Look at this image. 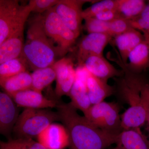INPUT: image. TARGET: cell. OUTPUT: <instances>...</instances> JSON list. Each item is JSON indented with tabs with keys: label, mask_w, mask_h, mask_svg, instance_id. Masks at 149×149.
I'll return each instance as SVG.
<instances>
[{
	"label": "cell",
	"mask_w": 149,
	"mask_h": 149,
	"mask_svg": "<svg viewBox=\"0 0 149 149\" xmlns=\"http://www.w3.org/2000/svg\"><path fill=\"white\" fill-rule=\"evenodd\" d=\"M8 142L15 149H47L39 142L32 139H10Z\"/></svg>",
	"instance_id": "f1b7e54d"
},
{
	"label": "cell",
	"mask_w": 149,
	"mask_h": 149,
	"mask_svg": "<svg viewBox=\"0 0 149 149\" xmlns=\"http://www.w3.org/2000/svg\"><path fill=\"white\" fill-rule=\"evenodd\" d=\"M128 20L132 28L143 32L149 47V1L139 16Z\"/></svg>",
	"instance_id": "d4e9b609"
},
{
	"label": "cell",
	"mask_w": 149,
	"mask_h": 149,
	"mask_svg": "<svg viewBox=\"0 0 149 149\" xmlns=\"http://www.w3.org/2000/svg\"><path fill=\"white\" fill-rule=\"evenodd\" d=\"M18 107L7 93H0V133L8 136L19 116Z\"/></svg>",
	"instance_id": "7c38bea8"
},
{
	"label": "cell",
	"mask_w": 149,
	"mask_h": 149,
	"mask_svg": "<svg viewBox=\"0 0 149 149\" xmlns=\"http://www.w3.org/2000/svg\"><path fill=\"white\" fill-rule=\"evenodd\" d=\"M52 66L56 73V95L58 97L68 96L76 76V69L72 59L64 58L54 63Z\"/></svg>",
	"instance_id": "30bf717a"
},
{
	"label": "cell",
	"mask_w": 149,
	"mask_h": 149,
	"mask_svg": "<svg viewBox=\"0 0 149 149\" xmlns=\"http://www.w3.org/2000/svg\"><path fill=\"white\" fill-rule=\"evenodd\" d=\"M32 10L17 0L0 1V45L19 30L24 29Z\"/></svg>",
	"instance_id": "277c9868"
},
{
	"label": "cell",
	"mask_w": 149,
	"mask_h": 149,
	"mask_svg": "<svg viewBox=\"0 0 149 149\" xmlns=\"http://www.w3.org/2000/svg\"><path fill=\"white\" fill-rule=\"evenodd\" d=\"M69 137V149H106L116 144L118 135L102 130L77 112L70 104L57 107Z\"/></svg>",
	"instance_id": "6da1fadb"
},
{
	"label": "cell",
	"mask_w": 149,
	"mask_h": 149,
	"mask_svg": "<svg viewBox=\"0 0 149 149\" xmlns=\"http://www.w3.org/2000/svg\"><path fill=\"white\" fill-rule=\"evenodd\" d=\"M116 0H104L98 1L88 8L82 13L83 19L88 17H94L99 13L106 11L116 10Z\"/></svg>",
	"instance_id": "484cf974"
},
{
	"label": "cell",
	"mask_w": 149,
	"mask_h": 149,
	"mask_svg": "<svg viewBox=\"0 0 149 149\" xmlns=\"http://www.w3.org/2000/svg\"><path fill=\"white\" fill-rule=\"evenodd\" d=\"M89 0H61L54 7L56 13L68 28L77 37L80 35L82 20V7Z\"/></svg>",
	"instance_id": "ba28073f"
},
{
	"label": "cell",
	"mask_w": 149,
	"mask_h": 149,
	"mask_svg": "<svg viewBox=\"0 0 149 149\" xmlns=\"http://www.w3.org/2000/svg\"><path fill=\"white\" fill-rule=\"evenodd\" d=\"M116 146L119 149H149L148 140L139 127L122 130L118 135Z\"/></svg>",
	"instance_id": "2e32d148"
},
{
	"label": "cell",
	"mask_w": 149,
	"mask_h": 149,
	"mask_svg": "<svg viewBox=\"0 0 149 149\" xmlns=\"http://www.w3.org/2000/svg\"><path fill=\"white\" fill-rule=\"evenodd\" d=\"M61 0H30L28 5L32 12L35 13H43L52 8L60 2Z\"/></svg>",
	"instance_id": "f546056e"
},
{
	"label": "cell",
	"mask_w": 149,
	"mask_h": 149,
	"mask_svg": "<svg viewBox=\"0 0 149 149\" xmlns=\"http://www.w3.org/2000/svg\"><path fill=\"white\" fill-rule=\"evenodd\" d=\"M145 41L143 34L133 28L114 37V43L119 52L124 65L128 63V58L132 51Z\"/></svg>",
	"instance_id": "9a60e30c"
},
{
	"label": "cell",
	"mask_w": 149,
	"mask_h": 149,
	"mask_svg": "<svg viewBox=\"0 0 149 149\" xmlns=\"http://www.w3.org/2000/svg\"><path fill=\"white\" fill-rule=\"evenodd\" d=\"M149 67V47L144 41L130 53L125 68L130 72L138 74Z\"/></svg>",
	"instance_id": "ffe728a7"
},
{
	"label": "cell",
	"mask_w": 149,
	"mask_h": 149,
	"mask_svg": "<svg viewBox=\"0 0 149 149\" xmlns=\"http://www.w3.org/2000/svg\"><path fill=\"white\" fill-rule=\"evenodd\" d=\"M94 17L102 21L107 22H110L116 19L120 18L119 14L116 10L104 12L102 13L98 14Z\"/></svg>",
	"instance_id": "4dcf8cb0"
},
{
	"label": "cell",
	"mask_w": 149,
	"mask_h": 149,
	"mask_svg": "<svg viewBox=\"0 0 149 149\" xmlns=\"http://www.w3.org/2000/svg\"><path fill=\"white\" fill-rule=\"evenodd\" d=\"M147 121H148V123L149 124V115L148 116V120H147ZM148 143H149V140H148Z\"/></svg>",
	"instance_id": "836d02e7"
},
{
	"label": "cell",
	"mask_w": 149,
	"mask_h": 149,
	"mask_svg": "<svg viewBox=\"0 0 149 149\" xmlns=\"http://www.w3.org/2000/svg\"><path fill=\"white\" fill-rule=\"evenodd\" d=\"M13 99L17 107L25 108L44 109L57 107L58 103L54 100L44 97L42 93L32 89L8 94Z\"/></svg>",
	"instance_id": "4fadbf2b"
},
{
	"label": "cell",
	"mask_w": 149,
	"mask_h": 149,
	"mask_svg": "<svg viewBox=\"0 0 149 149\" xmlns=\"http://www.w3.org/2000/svg\"><path fill=\"white\" fill-rule=\"evenodd\" d=\"M84 29L89 33H101L109 35V22L102 21L95 17L84 19Z\"/></svg>",
	"instance_id": "4316f807"
},
{
	"label": "cell",
	"mask_w": 149,
	"mask_h": 149,
	"mask_svg": "<svg viewBox=\"0 0 149 149\" xmlns=\"http://www.w3.org/2000/svg\"><path fill=\"white\" fill-rule=\"evenodd\" d=\"M31 89L42 93V91L56 79V73L52 66L40 68L34 70L31 74Z\"/></svg>",
	"instance_id": "603a6c76"
},
{
	"label": "cell",
	"mask_w": 149,
	"mask_h": 149,
	"mask_svg": "<svg viewBox=\"0 0 149 149\" xmlns=\"http://www.w3.org/2000/svg\"><path fill=\"white\" fill-rule=\"evenodd\" d=\"M118 102L103 101L92 105L84 113L89 121L102 130L118 135L122 131Z\"/></svg>",
	"instance_id": "8992f818"
},
{
	"label": "cell",
	"mask_w": 149,
	"mask_h": 149,
	"mask_svg": "<svg viewBox=\"0 0 149 149\" xmlns=\"http://www.w3.org/2000/svg\"><path fill=\"white\" fill-rule=\"evenodd\" d=\"M87 78L75 76V80L68 96L69 103L76 109L85 113L92 105L88 96L86 81Z\"/></svg>",
	"instance_id": "d6986e66"
},
{
	"label": "cell",
	"mask_w": 149,
	"mask_h": 149,
	"mask_svg": "<svg viewBox=\"0 0 149 149\" xmlns=\"http://www.w3.org/2000/svg\"><path fill=\"white\" fill-rule=\"evenodd\" d=\"M56 55L46 34L43 15L33 17L29 21L26 42L19 58L34 71L52 66Z\"/></svg>",
	"instance_id": "7a4b0ae2"
},
{
	"label": "cell",
	"mask_w": 149,
	"mask_h": 149,
	"mask_svg": "<svg viewBox=\"0 0 149 149\" xmlns=\"http://www.w3.org/2000/svg\"><path fill=\"white\" fill-rule=\"evenodd\" d=\"M1 86L8 94L31 89V74L27 71L8 78L0 79Z\"/></svg>",
	"instance_id": "44dd1931"
},
{
	"label": "cell",
	"mask_w": 149,
	"mask_h": 149,
	"mask_svg": "<svg viewBox=\"0 0 149 149\" xmlns=\"http://www.w3.org/2000/svg\"><path fill=\"white\" fill-rule=\"evenodd\" d=\"M149 115V83H145L141 98L121 115L122 130L140 128L147 121Z\"/></svg>",
	"instance_id": "52a82bcc"
},
{
	"label": "cell",
	"mask_w": 149,
	"mask_h": 149,
	"mask_svg": "<svg viewBox=\"0 0 149 149\" xmlns=\"http://www.w3.org/2000/svg\"><path fill=\"white\" fill-rule=\"evenodd\" d=\"M86 85L92 105L104 101L116 91L113 87L108 84L107 81L98 78L91 73L87 77Z\"/></svg>",
	"instance_id": "e0dca14e"
},
{
	"label": "cell",
	"mask_w": 149,
	"mask_h": 149,
	"mask_svg": "<svg viewBox=\"0 0 149 149\" xmlns=\"http://www.w3.org/2000/svg\"><path fill=\"white\" fill-rule=\"evenodd\" d=\"M112 38L107 34L101 33H89L83 37L78 45L77 59L79 66L83 65L88 57L103 56L104 49Z\"/></svg>",
	"instance_id": "9c48e42d"
},
{
	"label": "cell",
	"mask_w": 149,
	"mask_h": 149,
	"mask_svg": "<svg viewBox=\"0 0 149 149\" xmlns=\"http://www.w3.org/2000/svg\"><path fill=\"white\" fill-rule=\"evenodd\" d=\"M43 16L46 34L56 54L64 55L73 45L77 37L65 26L54 7L46 11Z\"/></svg>",
	"instance_id": "5b68a950"
},
{
	"label": "cell",
	"mask_w": 149,
	"mask_h": 149,
	"mask_svg": "<svg viewBox=\"0 0 149 149\" xmlns=\"http://www.w3.org/2000/svg\"><path fill=\"white\" fill-rule=\"evenodd\" d=\"M60 120L58 112L45 109L25 108L19 115L13 132L17 139L36 137L50 124Z\"/></svg>",
	"instance_id": "3957f363"
},
{
	"label": "cell",
	"mask_w": 149,
	"mask_h": 149,
	"mask_svg": "<svg viewBox=\"0 0 149 149\" xmlns=\"http://www.w3.org/2000/svg\"><path fill=\"white\" fill-rule=\"evenodd\" d=\"M0 149H15L9 144L8 142L1 141L0 143Z\"/></svg>",
	"instance_id": "1f68e13d"
},
{
	"label": "cell",
	"mask_w": 149,
	"mask_h": 149,
	"mask_svg": "<svg viewBox=\"0 0 149 149\" xmlns=\"http://www.w3.org/2000/svg\"><path fill=\"white\" fill-rule=\"evenodd\" d=\"M81 66L95 77L107 81L111 78L123 76V71L116 68L103 56L88 57Z\"/></svg>",
	"instance_id": "5bb4252c"
},
{
	"label": "cell",
	"mask_w": 149,
	"mask_h": 149,
	"mask_svg": "<svg viewBox=\"0 0 149 149\" xmlns=\"http://www.w3.org/2000/svg\"><path fill=\"white\" fill-rule=\"evenodd\" d=\"M110 149H119L118 148L117 146H116L115 147H114V148H111Z\"/></svg>",
	"instance_id": "d6a6232c"
},
{
	"label": "cell",
	"mask_w": 149,
	"mask_h": 149,
	"mask_svg": "<svg viewBox=\"0 0 149 149\" xmlns=\"http://www.w3.org/2000/svg\"><path fill=\"white\" fill-rule=\"evenodd\" d=\"M109 35L112 37L123 34L132 28L128 19L122 18L116 19L110 22Z\"/></svg>",
	"instance_id": "83f0119b"
},
{
	"label": "cell",
	"mask_w": 149,
	"mask_h": 149,
	"mask_svg": "<svg viewBox=\"0 0 149 149\" xmlns=\"http://www.w3.org/2000/svg\"><path fill=\"white\" fill-rule=\"evenodd\" d=\"M24 31L19 30L0 45V64L19 57L24 47Z\"/></svg>",
	"instance_id": "ac0fdd59"
},
{
	"label": "cell",
	"mask_w": 149,
	"mask_h": 149,
	"mask_svg": "<svg viewBox=\"0 0 149 149\" xmlns=\"http://www.w3.org/2000/svg\"><path fill=\"white\" fill-rule=\"evenodd\" d=\"M116 10L120 18L131 19L139 16L147 3L143 0H116Z\"/></svg>",
	"instance_id": "7402d4cb"
},
{
	"label": "cell",
	"mask_w": 149,
	"mask_h": 149,
	"mask_svg": "<svg viewBox=\"0 0 149 149\" xmlns=\"http://www.w3.org/2000/svg\"><path fill=\"white\" fill-rule=\"evenodd\" d=\"M38 142L47 149H64L69 146V137L64 125L50 124L37 136Z\"/></svg>",
	"instance_id": "8fae6325"
},
{
	"label": "cell",
	"mask_w": 149,
	"mask_h": 149,
	"mask_svg": "<svg viewBox=\"0 0 149 149\" xmlns=\"http://www.w3.org/2000/svg\"><path fill=\"white\" fill-rule=\"evenodd\" d=\"M27 66L21 58L10 60L0 64V79L8 78L26 71Z\"/></svg>",
	"instance_id": "cb8c5ba5"
}]
</instances>
